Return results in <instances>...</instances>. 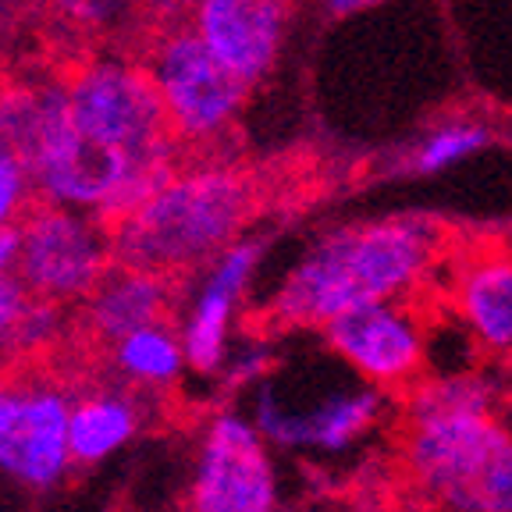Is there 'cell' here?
I'll return each mask as SVG.
<instances>
[{
	"instance_id": "cell-5",
	"label": "cell",
	"mask_w": 512,
	"mask_h": 512,
	"mask_svg": "<svg viewBox=\"0 0 512 512\" xmlns=\"http://www.w3.org/2000/svg\"><path fill=\"white\" fill-rule=\"evenodd\" d=\"M157 89L171 136L182 143H207L232 125L246 100V82L235 79L196 36V29H175L153 43L143 64Z\"/></svg>"
},
{
	"instance_id": "cell-16",
	"label": "cell",
	"mask_w": 512,
	"mask_h": 512,
	"mask_svg": "<svg viewBox=\"0 0 512 512\" xmlns=\"http://www.w3.org/2000/svg\"><path fill=\"white\" fill-rule=\"evenodd\" d=\"M114 360H118V367L125 374L139 377V381L164 384L178 377V370L185 363V352L182 342L168 328H160L157 320V324H146V328L121 335L118 345H114Z\"/></svg>"
},
{
	"instance_id": "cell-19",
	"label": "cell",
	"mask_w": 512,
	"mask_h": 512,
	"mask_svg": "<svg viewBox=\"0 0 512 512\" xmlns=\"http://www.w3.org/2000/svg\"><path fill=\"white\" fill-rule=\"evenodd\" d=\"M15 253H18V228L4 224L0 228V274L15 271Z\"/></svg>"
},
{
	"instance_id": "cell-11",
	"label": "cell",
	"mask_w": 512,
	"mask_h": 512,
	"mask_svg": "<svg viewBox=\"0 0 512 512\" xmlns=\"http://www.w3.org/2000/svg\"><path fill=\"white\" fill-rule=\"evenodd\" d=\"M285 18V0H196V36L246 86L271 72Z\"/></svg>"
},
{
	"instance_id": "cell-21",
	"label": "cell",
	"mask_w": 512,
	"mask_h": 512,
	"mask_svg": "<svg viewBox=\"0 0 512 512\" xmlns=\"http://www.w3.org/2000/svg\"><path fill=\"white\" fill-rule=\"evenodd\" d=\"M47 4H54L57 11H64V15H82V8H86V0H47Z\"/></svg>"
},
{
	"instance_id": "cell-20",
	"label": "cell",
	"mask_w": 512,
	"mask_h": 512,
	"mask_svg": "<svg viewBox=\"0 0 512 512\" xmlns=\"http://www.w3.org/2000/svg\"><path fill=\"white\" fill-rule=\"evenodd\" d=\"M374 4H381V0H331V15H356V11L374 8Z\"/></svg>"
},
{
	"instance_id": "cell-9",
	"label": "cell",
	"mask_w": 512,
	"mask_h": 512,
	"mask_svg": "<svg viewBox=\"0 0 512 512\" xmlns=\"http://www.w3.org/2000/svg\"><path fill=\"white\" fill-rule=\"evenodd\" d=\"M384 406H388V395L381 388H374V384H367L363 377H356L352 384L324 388L317 399L306 402V409L281 406L260 388L256 427H260L264 438L278 441V445L342 452V448L356 445L381 424Z\"/></svg>"
},
{
	"instance_id": "cell-13",
	"label": "cell",
	"mask_w": 512,
	"mask_h": 512,
	"mask_svg": "<svg viewBox=\"0 0 512 512\" xmlns=\"http://www.w3.org/2000/svg\"><path fill=\"white\" fill-rule=\"evenodd\" d=\"M459 320L488 356H512V253L466 260L456 281Z\"/></svg>"
},
{
	"instance_id": "cell-15",
	"label": "cell",
	"mask_w": 512,
	"mask_h": 512,
	"mask_svg": "<svg viewBox=\"0 0 512 512\" xmlns=\"http://www.w3.org/2000/svg\"><path fill=\"white\" fill-rule=\"evenodd\" d=\"M136 434V409L121 395H93L68 413V456L100 463Z\"/></svg>"
},
{
	"instance_id": "cell-10",
	"label": "cell",
	"mask_w": 512,
	"mask_h": 512,
	"mask_svg": "<svg viewBox=\"0 0 512 512\" xmlns=\"http://www.w3.org/2000/svg\"><path fill=\"white\" fill-rule=\"evenodd\" d=\"M68 463V402L54 388L0 384V470L47 488Z\"/></svg>"
},
{
	"instance_id": "cell-3",
	"label": "cell",
	"mask_w": 512,
	"mask_h": 512,
	"mask_svg": "<svg viewBox=\"0 0 512 512\" xmlns=\"http://www.w3.org/2000/svg\"><path fill=\"white\" fill-rule=\"evenodd\" d=\"M253 210L256 185L242 171H175L104 232L118 267L171 278L232 246Z\"/></svg>"
},
{
	"instance_id": "cell-1",
	"label": "cell",
	"mask_w": 512,
	"mask_h": 512,
	"mask_svg": "<svg viewBox=\"0 0 512 512\" xmlns=\"http://www.w3.org/2000/svg\"><path fill=\"white\" fill-rule=\"evenodd\" d=\"M402 473L427 512H512V424L484 381L441 377L409 388Z\"/></svg>"
},
{
	"instance_id": "cell-14",
	"label": "cell",
	"mask_w": 512,
	"mask_h": 512,
	"mask_svg": "<svg viewBox=\"0 0 512 512\" xmlns=\"http://www.w3.org/2000/svg\"><path fill=\"white\" fill-rule=\"evenodd\" d=\"M89 324L96 335L114 338L146 324H157L168 310V278L143 271H128L121 267V274L107 271L96 281V288L89 292Z\"/></svg>"
},
{
	"instance_id": "cell-6",
	"label": "cell",
	"mask_w": 512,
	"mask_h": 512,
	"mask_svg": "<svg viewBox=\"0 0 512 512\" xmlns=\"http://www.w3.org/2000/svg\"><path fill=\"white\" fill-rule=\"evenodd\" d=\"M107 267H111L107 232H96L72 210L43 200V207H36L18 224L15 271L47 303L89 296Z\"/></svg>"
},
{
	"instance_id": "cell-4",
	"label": "cell",
	"mask_w": 512,
	"mask_h": 512,
	"mask_svg": "<svg viewBox=\"0 0 512 512\" xmlns=\"http://www.w3.org/2000/svg\"><path fill=\"white\" fill-rule=\"evenodd\" d=\"M64 107L79 132L128 153L136 164L178 168V139L143 64H82L64 79Z\"/></svg>"
},
{
	"instance_id": "cell-12",
	"label": "cell",
	"mask_w": 512,
	"mask_h": 512,
	"mask_svg": "<svg viewBox=\"0 0 512 512\" xmlns=\"http://www.w3.org/2000/svg\"><path fill=\"white\" fill-rule=\"evenodd\" d=\"M256 256H260L256 242H232V246L214 256V271H210L200 299L192 306V317L185 324L182 338L185 360L200 374H207V370H214L221 363L224 342H228V317H232V306L239 303L242 288H246L249 274H253Z\"/></svg>"
},
{
	"instance_id": "cell-7",
	"label": "cell",
	"mask_w": 512,
	"mask_h": 512,
	"mask_svg": "<svg viewBox=\"0 0 512 512\" xmlns=\"http://www.w3.org/2000/svg\"><path fill=\"white\" fill-rule=\"evenodd\" d=\"M324 338L352 374L381 388L384 395L409 392L416 381H424L427 331L413 306H406V299H388V303H370L342 313L324 324Z\"/></svg>"
},
{
	"instance_id": "cell-8",
	"label": "cell",
	"mask_w": 512,
	"mask_h": 512,
	"mask_svg": "<svg viewBox=\"0 0 512 512\" xmlns=\"http://www.w3.org/2000/svg\"><path fill=\"white\" fill-rule=\"evenodd\" d=\"M278 484L267 445L239 416H217L203 441L192 512H274Z\"/></svg>"
},
{
	"instance_id": "cell-17",
	"label": "cell",
	"mask_w": 512,
	"mask_h": 512,
	"mask_svg": "<svg viewBox=\"0 0 512 512\" xmlns=\"http://www.w3.org/2000/svg\"><path fill=\"white\" fill-rule=\"evenodd\" d=\"M488 143H491V132L484 125H473V121L445 125V128H438L434 136H427L424 146L416 150L413 171L416 175H438V171L452 168V164H459V160L484 150Z\"/></svg>"
},
{
	"instance_id": "cell-2",
	"label": "cell",
	"mask_w": 512,
	"mask_h": 512,
	"mask_svg": "<svg viewBox=\"0 0 512 512\" xmlns=\"http://www.w3.org/2000/svg\"><path fill=\"white\" fill-rule=\"evenodd\" d=\"M438 242V224L424 217H392L328 235L278 288L271 317L285 328H324L360 306L406 299L434 271Z\"/></svg>"
},
{
	"instance_id": "cell-18",
	"label": "cell",
	"mask_w": 512,
	"mask_h": 512,
	"mask_svg": "<svg viewBox=\"0 0 512 512\" xmlns=\"http://www.w3.org/2000/svg\"><path fill=\"white\" fill-rule=\"evenodd\" d=\"M25 192V168L11 150L0 146V228L11 221Z\"/></svg>"
},
{
	"instance_id": "cell-22",
	"label": "cell",
	"mask_w": 512,
	"mask_h": 512,
	"mask_svg": "<svg viewBox=\"0 0 512 512\" xmlns=\"http://www.w3.org/2000/svg\"><path fill=\"white\" fill-rule=\"evenodd\" d=\"M274 512H278V509H274Z\"/></svg>"
}]
</instances>
